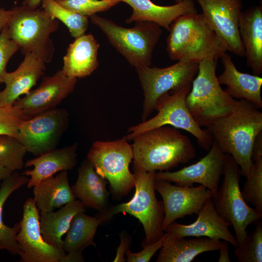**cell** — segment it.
Masks as SVG:
<instances>
[{"label": "cell", "mask_w": 262, "mask_h": 262, "mask_svg": "<svg viewBox=\"0 0 262 262\" xmlns=\"http://www.w3.org/2000/svg\"><path fill=\"white\" fill-rule=\"evenodd\" d=\"M214 142L239 165L241 174L246 177L253 165L252 151L255 140L262 132V113L245 99L237 100L232 110L206 128Z\"/></svg>", "instance_id": "obj_1"}, {"label": "cell", "mask_w": 262, "mask_h": 262, "mask_svg": "<svg viewBox=\"0 0 262 262\" xmlns=\"http://www.w3.org/2000/svg\"><path fill=\"white\" fill-rule=\"evenodd\" d=\"M132 141L133 167L147 172L169 171L196 156L189 137L170 126L148 130Z\"/></svg>", "instance_id": "obj_2"}, {"label": "cell", "mask_w": 262, "mask_h": 262, "mask_svg": "<svg viewBox=\"0 0 262 262\" xmlns=\"http://www.w3.org/2000/svg\"><path fill=\"white\" fill-rule=\"evenodd\" d=\"M166 50L172 60L199 62L218 59L227 51L224 44L203 15L181 16L171 24Z\"/></svg>", "instance_id": "obj_3"}, {"label": "cell", "mask_w": 262, "mask_h": 262, "mask_svg": "<svg viewBox=\"0 0 262 262\" xmlns=\"http://www.w3.org/2000/svg\"><path fill=\"white\" fill-rule=\"evenodd\" d=\"M135 181V192L129 201L106 208L97 215L103 222L120 213H127L137 218L143 225L145 238L142 246L159 240L164 234L162 222L164 214L163 201L155 195V171L147 172L133 167Z\"/></svg>", "instance_id": "obj_4"}, {"label": "cell", "mask_w": 262, "mask_h": 262, "mask_svg": "<svg viewBox=\"0 0 262 262\" xmlns=\"http://www.w3.org/2000/svg\"><path fill=\"white\" fill-rule=\"evenodd\" d=\"M12 11L7 25L10 38L19 45L24 55L31 53L45 64L50 63L55 50L50 36L58 29V21L43 10L23 3Z\"/></svg>", "instance_id": "obj_5"}, {"label": "cell", "mask_w": 262, "mask_h": 262, "mask_svg": "<svg viewBox=\"0 0 262 262\" xmlns=\"http://www.w3.org/2000/svg\"><path fill=\"white\" fill-rule=\"evenodd\" d=\"M217 61L206 59L198 63L186 98L187 108L195 120L206 128L233 108L237 100L223 90L216 75Z\"/></svg>", "instance_id": "obj_6"}, {"label": "cell", "mask_w": 262, "mask_h": 262, "mask_svg": "<svg viewBox=\"0 0 262 262\" xmlns=\"http://www.w3.org/2000/svg\"><path fill=\"white\" fill-rule=\"evenodd\" d=\"M90 17L93 24L101 30L111 45L131 65L135 68L151 66L153 52L162 33L160 26L140 21L129 28L96 14Z\"/></svg>", "instance_id": "obj_7"}, {"label": "cell", "mask_w": 262, "mask_h": 262, "mask_svg": "<svg viewBox=\"0 0 262 262\" xmlns=\"http://www.w3.org/2000/svg\"><path fill=\"white\" fill-rule=\"evenodd\" d=\"M192 84V83H191ZM191 84L166 93L156 101L154 110L157 114L152 118L131 127L124 137L129 141L142 133L163 126L184 130L194 136L199 146L209 151L213 142L211 134L195 120L186 104Z\"/></svg>", "instance_id": "obj_8"}, {"label": "cell", "mask_w": 262, "mask_h": 262, "mask_svg": "<svg viewBox=\"0 0 262 262\" xmlns=\"http://www.w3.org/2000/svg\"><path fill=\"white\" fill-rule=\"evenodd\" d=\"M223 175V182L213 196V201L218 214L232 226L239 245L248 234L247 227L261 221L262 213L244 199L239 184L240 169L229 154H226Z\"/></svg>", "instance_id": "obj_9"}, {"label": "cell", "mask_w": 262, "mask_h": 262, "mask_svg": "<svg viewBox=\"0 0 262 262\" xmlns=\"http://www.w3.org/2000/svg\"><path fill=\"white\" fill-rule=\"evenodd\" d=\"M133 158L132 146L124 137L113 141H96L87 155L96 172L107 180L115 197L127 195L135 178L129 166Z\"/></svg>", "instance_id": "obj_10"}, {"label": "cell", "mask_w": 262, "mask_h": 262, "mask_svg": "<svg viewBox=\"0 0 262 262\" xmlns=\"http://www.w3.org/2000/svg\"><path fill=\"white\" fill-rule=\"evenodd\" d=\"M142 87L144 101L142 121L152 113L155 104L163 95L191 84L198 69V63L178 61L165 67L150 66L135 68Z\"/></svg>", "instance_id": "obj_11"}, {"label": "cell", "mask_w": 262, "mask_h": 262, "mask_svg": "<svg viewBox=\"0 0 262 262\" xmlns=\"http://www.w3.org/2000/svg\"><path fill=\"white\" fill-rule=\"evenodd\" d=\"M69 113L55 108L23 121L16 138L27 151L40 156L56 148L69 125Z\"/></svg>", "instance_id": "obj_12"}, {"label": "cell", "mask_w": 262, "mask_h": 262, "mask_svg": "<svg viewBox=\"0 0 262 262\" xmlns=\"http://www.w3.org/2000/svg\"><path fill=\"white\" fill-rule=\"evenodd\" d=\"M39 210L33 198L23 205L20 229L16 239L22 262H64L66 254L45 241L40 231Z\"/></svg>", "instance_id": "obj_13"}, {"label": "cell", "mask_w": 262, "mask_h": 262, "mask_svg": "<svg viewBox=\"0 0 262 262\" xmlns=\"http://www.w3.org/2000/svg\"><path fill=\"white\" fill-rule=\"evenodd\" d=\"M202 14L220 38L227 51L240 57L245 51L239 31L243 0H196Z\"/></svg>", "instance_id": "obj_14"}, {"label": "cell", "mask_w": 262, "mask_h": 262, "mask_svg": "<svg viewBox=\"0 0 262 262\" xmlns=\"http://www.w3.org/2000/svg\"><path fill=\"white\" fill-rule=\"evenodd\" d=\"M155 189L163 198L164 231L177 219L197 214L205 202L213 196L212 192L202 185L197 187L174 185L164 180L155 179Z\"/></svg>", "instance_id": "obj_15"}, {"label": "cell", "mask_w": 262, "mask_h": 262, "mask_svg": "<svg viewBox=\"0 0 262 262\" xmlns=\"http://www.w3.org/2000/svg\"><path fill=\"white\" fill-rule=\"evenodd\" d=\"M225 156L213 142L208 154L196 163L175 172H156L155 179L174 182L182 186L199 183L211 191L213 196L218 191L223 173Z\"/></svg>", "instance_id": "obj_16"}, {"label": "cell", "mask_w": 262, "mask_h": 262, "mask_svg": "<svg viewBox=\"0 0 262 262\" xmlns=\"http://www.w3.org/2000/svg\"><path fill=\"white\" fill-rule=\"evenodd\" d=\"M77 79L69 77L62 71L51 76H43L39 86L18 98L14 105L31 117L56 108L73 92Z\"/></svg>", "instance_id": "obj_17"}, {"label": "cell", "mask_w": 262, "mask_h": 262, "mask_svg": "<svg viewBox=\"0 0 262 262\" xmlns=\"http://www.w3.org/2000/svg\"><path fill=\"white\" fill-rule=\"evenodd\" d=\"M197 219L193 223L184 225L171 223L165 229L175 235L186 237H196L223 240L235 247L238 243L229 227L230 223L222 218L217 213L212 197L209 198L198 213Z\"/></svg>", "instance_id": "obj_18"}, {"label": "cell", "mask_w": 262, "mask_h": 262, "mask_svg": "<svg viewBox=\"0 0 262 262\" xmlns=\"http://www.w3.org/2000/svg\"><path fill=\"white\" fill-rule=\"evenodd\" d=\"M46 64L34 54L29 53L18 67L4 77V89L0 91V106H10L23 95H26L44 75Z\"/></svg>", "instance_id": "obj_19"}, {"label": "cell", "mask_w": 262, "mask_h": 262, "mask_svg": "<svg viewBox=\"0 0 262 262\" xmlns=\"http://www.w3.org/2000/svg\"><path fill=\"white\" fill-rule=\"evenodd\" d=\"M132 9L126 23L146 21L153 22L169 31L172 22L178 17L197 12L193 0H183L171 5L156 4L151 0H123Z\"/></svg>", "instance_id": "obj_20"}, {"label": "cell", "mask_w": 262, "mask_h": 262, "mask_svg": "<svg viewBox=\"0 0 262 262\" xmlns=\"http://www.w3.org/2000/svg\"><path fill=\"white\" fill-rule=\"evenodd\" d=\"M78 144L61 148H55L36 158L28 160L26 167L33 166L32 169L25 170L22 174L30 176L27 184L31 188L41 181L62 171L73 169L77 163Z\"/></svg>", "instance_id": "obj_21"}, {"label": "cell", "mask_w": 262, "mask_h": 262, "mask_svg": "<svg viewBox=\"0 0 262 262\" xmlns=\"http://www.w3.org/2000/svg\"><path fill=\"white\" fill-rule=\"evenodd\" d=\"M220 59L224 70L217 78L220 84L227 86L225 90L234 98L245 99L258 108H262V78L239 71L231 56L226 52Z\"/></svg>", "instance_id": "obj_22"}, {"label": "cell", "mask_w": 262, "mask_h": 262, "mask_svg": "<svg viewBox=\"0 0 262 262\" xmlns=\"http://www.w3.org/2000/svg\"><path fill=\"white\" fill-rule=\"evenodd\" d=\"M240 36L247 66L252 74L262 73V4L242 11L239 22Z\"/></svg>", "instance_id": "obj_23"}, {"label": "cell", "mask_w": 262, "mask_h": 262, "mask_svg": "<svg viewBox=\"0 0 262 262\" xmlns=\"http://www.w3.org/2000/svg\"><path fill=\"white\" fill-rule=\"evenodd\" d=\"M99 44L92 34H83L68 46L63 57V72L72 78H81L90 75L98 66Z\"/></svg>", "instance_id": "obj_24"}, {"label": "cell", "mask_w": 262, "mask_h": 262, "mask_svg": "<svg viewBox=\"0 0 262 262\" xmlns=\"http://www.w3.org/2000/svg\"><path fill=\"white\" fill-rule=\"evenodd\" d=\"M222 241L205 237L186 239L166 232L157 262H191L198 255L218 250Z\"/></svg>", "instance_id": "obj_25"}, {"label": "cell", "mask_w": 262, "mask_h": 262, "mask_svg": "<svg viewBox=\"0 0 262 262\" xmlns=\"http://www.w3.org/2000/svg\"><path fill=\"white\" fill-rule=\"evenodd\" d=\"M84 213H78L73 216L66 233L63 245L67 253L64 262H84L82 251L93 244L97 228L103 223L98 215L91 217Z\"/></svg>", "instance_id": "obj_26"}, {"label": "cell", "mask_w": 262, "mask_h": 262, "mask_svg": "<svg viewBox=\"0 0 262 262\" xmlns=\"http://www.w3.org/2000/svg\"><path fill=\"white\" fill-rule=\"evenodd\" d=\"M106 184V180L96 172L86 159L79 168L77 181L71 188L75 197L85 207L101 212L107 208L108 200Z\"/></svg>", "instance_id": "obj_27"}, {"label": "cell", "mask_w": 262, "mask_h": 262, "mask_svg": "<svg viewBox=\"0 0 262 262\" xmlns=\"http://www.w3.org/2000/svg\"><path fill=\"white\" fill-rule=\"evenodd\" d=\"M33 187V199L40 211H53L76 199L69 184L67 171L58 172Z\"/></svg>", "instance_id": "obj_28"}, {"label": "cell", "mask_w": 262, "mask_h": 262, "mask_svg": "<svg viewBox=\"0 0 262 262\" xmlns=\"http://www.w3.org/2000/svg\"><path fill=\"white\" fill-rule=\"evenodd\" d=\"M85 211L83 203L76 199L56 212L40 211V229L45 241L54 247L63 249L62 237L68 229L73 216L78 213Z\"/></svg>", "instance_id": "obj_29"}, {"label": "cell", "mask_w": 262, "mask_h": 262, "mask_svg": "<svg viewBox=\"0 0 262 262\" xmlns=\"http://www.w3.org/2000/svg\"><path fill=\"white\" fill-rule=\"evenodd\" d=\"M29 178L14 171L2 180L0 186V250L6 249L12 255H19L20 250L16 236L20 229V224L11 228L4 224L2 211L4 204L11 194L23 185L27 184Z\"/></svg>", "instance_id": "obj_30"}, {"label": "cell", "mask_w": 262, "mask_h": 262, "mask_svg": "<svg viewBox=\"0 0 262 262\" xmlns=\"http://www.w3.org/2000/svg\"><path fill=\"white\" fill-rule=\"evenodd\" d=\"M42 2L43 10L51 18L62 22L72 37L76 38L84 34L88 27V17L62 6L55 0H43Z\"/></svg>", "instance_id": "obj_31"}, {"label": "cell", "mask_w": 262, "mask_h": 262, "mask_svg": "<svg viewBox=\"0 0 262 262\" xmlns=\"http://www.w3.org/2000/svg\"><path fill=\"white\" fill-rule=\"evenodd\" d=\"M253 162L241 191L245 201L262 213V153L252 155Z\"/></svg>", "instance_id": "obj_32"}, {"label": "cell", "mask_w": 262, "mask_h": 262, "mask_svg": "<svg viewBox=\"0 0 262 262\" xmlns=\"http://www.w3.org/2000/svg\"><path fill=\"white\" fill-rule=\"evenodd\" d=\"M27 152L16 137L0 135V165L13 171L20 170L24 165V158Z\"/></svg>", "instance_id": "obj_33"}, {"label": "cell", "mask_w": 262, "mask_h": 262, "mask_svg": "<svg viewBox=\"0 0 262 262\" xmlns=\"http://www.w3.org/2000/svg\"><path fill=\"white\" fill-rule=\"evenodd\" d=\"M256 225L254 231L235 247L234 254L239 262H262V222L259 221Z\"/></svg>", "instance_id": "obj_34"}, {"label": "cell", "mask_w": 262, "mask_h": 262, "mask_svg": "<svg viewBox=\"0 0 262 262\" xmlns=\"http://www.w3.org/2000/svg\"><path fill=\"white\" fill-rule=\"evenodd\" d=\"M57 2L62 6L86 17L108 10L118 3L105 0H61Z\"/></svg>", "instance_id": "obj_35"}, {"label": "cell", "mask_w": 262, "mask_h": 262, "mask_svg": "<svg viewBox=\"0 0 262 262\" xmlns=\"http://www.w3.org/2000/svg\"><path fill=\"white\" fill-rule=\"evenodd\" d=\"M29 118L15 105L0 106V135L16 137L20 123Z\"/></svg>", "instance_id": "obj_36"}, {"label": "cell", "mask_w": 262, "mask_h": 262, "mask_svg": "<svg viewBox=\"0 0 262 262\" xmlns=\"http://www.w3.org/2000/svg\"><path fill=\"white\" fill-rule=\"evenodd\" d=\"M18 49L20 47L10 38L6 26L0 33V83H3L8 62Z\"/></svg>", "instance_id": "obj_37"}, {"label": "cell", "mask_w": 262, "mask_h": 262, "mask_svg": "<svg viewBox=\"0 0 262 262\" xmlns=\"http://www.w3.org/2000/svg\"><path fill=\"white\" fill-rule=\"evenodd\" d=\"M164 238V235L155 242L142 246L143 250L137 253H133L128 249L126 252L127 256V262H148L155 253L162 247Z\"/></svg>", "instance_id": "obj_38"}, {"label": "cell", "mask_w": 262, "mask_h": 262, "mask_svg": "<svg viewBox=\"0 0 262 262\" xmlns=\"http://www.w3.org/2000/svg\"><path fill=\"white\" fill-rule=\"evenodd\" d=\"M120 242L119 246L117 248L116 254L114 262H124L126 259L124 258V254L128 249L131 243L130 237L127 233L122 232L120 234Z\"/></svg>", "instance_id": "obj_39"}, {"label": "cell", "mask_w": 262, "mask_h": 262, "mask_svg": "<svg viewBox=\"0 0 262 262\" xmlns=\"http://www.w3.org/2000/svg\"><path fill=\"white\" fill-rule=\"evenodd\" d=\"M228 242L224 241L222 242L218 250L219 251L218 262H230L229 255Z\"/></svg>", "instance_id": "obj_40"}, {"label": "cell", "mask_w": 262, "mask_h": 262, "mask_svg": "<svg viewBox=\"0 0 262 262\" xmlns=\"http://www.w3.org/2000/svg\"><path fill=\"white\" fill-rule=\"evenodd\" d=\"M12 12V9L6 10L3 8H0V31L8 25Z\"/></svg>", "instance_id": "obj_41"}, {"label": "cell", "mask_w": 262, "mask_h": 262, "mask_svg": "<svg viewBox=\"0 0 262 262\" xmlns=\"http://www.w3.org/2000/svg\"><path fill=\"white\" fill-rule=\"evenodd\" d=\"M43 0H24L22 3L32 8H36ZM57 1L61 0H55Z\"/></svg>", "instance_id": "obj_42"}, {"label": "cell", "mask_w": 262, "mask_h": 262, "mask_svg": "<svg viewBox=\"0 0 262 262\" xmlns=\"http://www.w3.org/2000/svg\"><path fill=\"white\" fill-rule=\"evenodd\" d=\"M14 171L0 165V181L9 176Z\"/></svg>", "instance_id": "obj_43"}, {"label": "cell", "mask_w": 262, "mask_h": 262, "mask_svg": "<svg viewBox=\"0 0 262 262\" xmlns=\"http://www.w3.org/2000/svg\"><path fill=\"white\" fill-rule=\"evenodd\" d=\"M111 0V1H116V2H122L123 1V0Z\"/></svg>", "instance_id": "obj_44"}, {"label": "cell", "mask_w": 262, "mask_h": 262, "mask_svg": "<svg viewBox=\"0 0 262 262\" xmlns=\"http://www.w3.org/2000/svg\"><path fill=\"white\" fill-rule=\"evenodd\" d=\"M182 0H174L175 3L179 2H180V1H182Z\"/></svg>", "instance_id": "obj_45"}]
</instances>
